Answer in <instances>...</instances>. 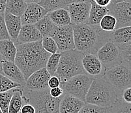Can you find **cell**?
I'll list each match as a JSON object with an SVG mask.
<instances>
[{"label":"cell","mask_w":131,"mask_h":113,"mask_svg":"<svg viewBox=\"0 0 131 113\" xmlns=\"http://www.w3.org/2000/svg\"><path fill=\"white\" fill-rule=\"evenodd\" d=\"M97 5L102 7H108L112 3V0H93Z\"/></svg>","instance_id":"ab89813d"},{"label":"cell","mask_w":131,"mask_h":113,"mask_svg":"<svg viewBox=\"0 0 131 113\" xmlns=\"http://www.w3.org/2000/svg\"><path fill=\"white\" fill-rule=\"evenodd\" d=\"M91 7V2L74 3L68 5L66 9L71 16V23L73 24L87 23Z\"/></svg>","instance_id":"7c38bea8"},{"label":"cell","mask_w":131,"mask_h":113,"mask_svg":"<svg viewBox=\"0 0 131 113\" xmlns=\"http://www.w3.org/2000/svg\"><path fill=\"white\" fill-rule=\"evenodd\" d=\"M41 43H42V46L44 49L49 54H53L59 52L58 45L52 37H43Z\"/></svg>","instance_id":"f546056e"},{"label":"cell","mask_w":131,"mask_h":113,"mask_svg":"<svg viewBox=\"0 0 131 113\" xmlns=\"http://www.w3.org/2000/svg\"><path fill=\"white\" fill-rule=\"evenodd\" d=\"M3 58L0 54V74H3V70H2V61H3Z\"/></svg>","instance_id":"ee69618b"},{"label":"cell","mask_w":131,"mask_h":113,"mask_svg":"<svg viewBox=\"0 0 131 113\" xmlns=\"http://www.w3.org/2000/svg\"><path fill=\"white\" fill-rule=\"evenodd\" d=\"M110 41L123 50L131 44V26L115 29L111 32Z\"/></svg>","instance_id":"ac0fdd59"},{"label":"cell","mask_w":131,"mask_h":113,"mask_svg":"<svg viewBox=\"0 0 131 113\" xmlns=\"http://www.w3.org/2000/svg\"><path fill=\"white\" fill-rule=\"evenodd\" d=\"M61 86L60 80L56 76H51L48 80V86L50 88H53L59 87Z\"/></svg>","instance_id":"74e56055"},{"label":"cell","mask_w":131,"mask_h":113,"mask_svg":"<svg viewBox=\"0 0 131 113\" xmlns=\"http://www.w3.org/2000/svg\"><path fill=\"white\" fill-rule=\"evenodd\" d=\"M40 0H24L27 3H39Z\"/></svg>","instance_id":"7bdbcfd3"},{"label":"cell","mask_w":131,"mask_h":113,"mask_svg":"<svg viewBox=\"0 0 131 113\" xmlns=\"http://www.w3.org/2000/svg\"><path fill=\"white\" fill-rule=\"evenodd\" d=\"M110 113H131V103H125L120 98L110 109Z\"/></svg>","instance_id":"1f68e13d"},{"label":"cell","mask_w":131,"mask_h":113,"mask_svg":"<svg viewBox=\"0 0 131 113\" xmlns=\"http://www.w3.org/2000/svg\"><path fill=\"white\" fill-rule=\"evenodd\" d=\"M60 53L59 66L54 75L60 80L61 85L74 76L86 74L82 65V58L84 55L83 53L77 50Z\"/></svg>","instance_id":"277c9868"},{"label":"cell","mask_w":131,"mask_h":113,"mask_svg":"<svg viewBox=\"0 0 131 113\" xmlns=\"http://www.w3.org/2000/svg\"><path fill=\"white\" fill-rule=\"evenodd\" d=\"M123 2H126V3H131V0H123Z\"/></svg>","instance_id":"bcb514c9"},{"label":"cell","mask_w":131,"mask_h":113,"mask_svg":"<svg viewBox=\"0 0 131 113\" xmlns=\"http://www.w3.org/2000/svg\"><path fill=\"white\" fill-rule=\"evenodd\" d=\"M122 2L123 0H112V3H117Z\"/></svg>","instance_id":"f6af8a7d"},{"label":"cell","mask_w":131,"mask_h":113,"mask_svg":"<svg viewBox=\"0 0 131 113\" xmlns=\"http://www.w3.org/2000/svg\"><path fill=\"white\" fill-rule=\"evenodd\" d=\"M82 65L85 73L93 78L103 77L106 71L96 54H84L82 58Z\"/></svg>","instance_id":"4fadbf2b"},{"label":"cell","mask_w":131,"mask_h":113,"mask_svg":"<svg viewBox=\"0 0 131 113\" xmlns=\"http://www.w3.org/2000/svg\"><path fill=\"white\" fill-rule=\"evenodd\" d=\"M94 78L87 74L78 75L61 85L64 93L85 103L87 94Z\"/></svg>","instance_id":"52a82bcc"},{"label":"cell","mask_w":131,"mask_h":113,"mask_svg":"<svg viewBox=\"0 0 131 113\" xmlns=\"http://www.w3.org/2000/svg\"><path fill=\"white\" fill-rule=\"evenodd\" d=\"M51 75L46 67L33 73L26 80L24 88L28 91H39L49 89L48 80Z\"/></svg>","instance_id":"8fae6325"},{"label":"cell","mask_w":131,"mask_h":113,"mask_svg":"<svg viewBox=\"0 0 131 113\" xmlns=\"http://www.w3.org/2000/svg\"><path fill=\"white\" fill-rule=\"evenodd\" d=\"M22 86L10 80L3 74H0V93L7 91L8 90L16 88L21 87Z\"/></svg>","instance_id":"4dcf8cb0"},{"label":"cell","mask_w":131,"mask_h":113,"mask_svg":"<svg viewBox=\"0 0 131 113\" xmlns=\"http://www.w3.org/2000/svg\"><path fill=\"white\" fill-rule=\"evenodd\" d=\"M27 91L29 103L35 107V113H59V104L62 97H52L50 94V88Z\"/></svg>","instance_id":"5b68a950"},{"label":"cell","mask_w":131,"mask_h":113,"mask_svg":"<svg viewBox=\"0 0 131 113\" xmlns=\"http://www.w3.org/2000/svg\"><path fill=\"white\" fill-rule=\"evenodd\" d=\"M51 37L56 43L59 52L75 50L72 24L62 27L57 26Z\"/></svg>","instance_id":"9c48e42d"},{"label":"cell","mask_w":131,"mask_h":113,"mask_svg":"<svg viewBox=\"0 0 131 113\" xmlns=\"http://www.w3.org/2000/svg\"><path fill=\"white\" fill-rule=\"evenodd\" d=\"M104 78L121 94L124 90L131 87V67L123 62L117 66L106 69Z\"/></svg>","instance_id":"8992f818"},{"label":"cell","mask_w":131,"mask_h":113,"mask_svg":"<svg viewBox=\"0 0 131 113\" xmlns=\"http://www.w3.org/2000/svg\"><path fill=\"white\" fill-rule=\"evenodd\" d=\"M96 56L106 69L113 68L123 62L122 50L110 40L99 49Z\"/></svg>","instance_id":"ba28073f"},{"label":"cell","mask_w":131,"mask_h":113,"mask_svg":"<svg viewBox=\"0 0 131 113\" xmlns=\"http://www.w3.org/2000/svg\"><path fill=\"white\" fill-rule=\"evenodd\" d=\"M107 7L109 9V14L116 19L115 29L131 26V3L123 2L111 3Z\"/></svg>","instance_id":"30bf717a"},{"label":"cell","mask_w":131,"mask_h":113,"mask_svg":"<svg viewBox=\"0 0 131 113\" xmlns=\"http://www.w3.org/2000/svg\"><path fill=\"white\" fill-rule=\"evenodd\" d=\"M121 94L104 77L94 78L87 94L85 103L111 109L121 98Z\"/></svg>","instance_id":"3957f363"},{"label":"cell","mask_w":131,"mask_h":113,"mask_svg":"<svg viewBox=\"0 0 131 113\" xmlns=\"http://www.w3.org/2000/svg\"><path fill=\"white\" fill-rule=\"evenodd\" d=\"M2 70H3V75L7 77L12 81L20 84L22 86L24 87L26 85V80L21 70L15 62H10V61L3 60Z\"/></svg>","instance_id":"2e32d148"},{"label":"cell","mask_w":131,"mask_h":113,"mask_svg":"<svg viewBox=\"0 0 131 113\" xmlns=\"http://www.w3.org/2000/svg\"><path fill=\"white\" fill-rule=\"evenodd\" d=\"M60 58L61 53L60 52H57L55 54H50V56L48 59L45 67L51 76H53L56 74L58 66H59Z\"/></svg>","instance_id":"4316f807"},{"label":"cell","mask_w":131,"mask_h":113,"mask_svg":"<svg viewBox=\"0 0 131 113\" xmlns=\"http://www.w3.org/2000/svg\"><path fill=\"white\" fill-rule=\"evenodd\" d=\"M48 15L52 22L58 27L66 26L72 24L69 13L66 9H60L48 12Z\"/></svg>","instance_id":"603a6c76"},{"label":"cell","mask_w":131,"mask_h":113,"mask_svg":"<svg viewBox=\"0 0 131 113\" xmlns=\"http://www.w3.org/2000/svg\"><path fill=\"white\" fill-rule=\"evenodd\" d=\"M42 36L38 30L35 24L22 25L19 35L18 36L16 45L38 42L42 40Z\"/></svg>","instance_id":"9a60e30c"},{"label":"cell","mask_w":131,"mask_h":113,"mask_svg":"<svg viewBox=\"0 0 131 113\" xmlns=\"http://www.w3.org/2000/svg\"><path fill=\"white\" fill-rule=\"evenodd\" d=\"M117 20L115 18L110 14H107L102 18L99 24L101 29L103 31L112 32L115 29Z\"/></svg>","instance_id":"83f0119b"},{"label":"cell","mask_w":131,"mask_h":113,"mask_svg":"<svg viewBox=\"0 0 131 113\" xmlns=\"http://www.w3.org/2000/svg\"><path fill=\"white\" fill-rule=\"evenodd\" d=\"M27 103H29V99L24 95V87L16 88L14 89L9 105V113H19L24 105Z\"/></svg>","instance_id":"d6986e66"},{"label":"cell","mask_w":131,"mask_h":113,"mask_svg":"<svg viewBox=\"0 0 131 113\" xmlns=\"http://www.w3.org/2000/svg\"><path fill=\"white\" fill-rule=\"evenodd\" d=\"M38 4L48 12L66 9L68 6L66 0H40Z\"/></svg>","instance_id":"484cf974"},{"label":"cell","mask_w":131,"mask_h":113,"mask_svg":"<svg viewBox=\"0 0 131 113\" xmlns=\"http://www.w3.org/2000/svg\"><path fill=\"white\" fill-rule=\"evenodd\" d=\"M20 113H35V107L29 103H25L21 109Z\"/></svg>","instance_id":"f35d334b"},{"label":"cell","mask_w":131,"mask_h":113,"mask_svg":"<svg viewBox=\"0 0 131 113\" xmlns=\"http://www.w3.org/2000/svg\"><path fill=\"white\" fill-rule=\"evenodd\" d=\"M19 113H20V112H19Z\"/></svg>","instance_id":"c3c4849f"},{"label":"cell","mask_w":131,"mask_h":113,"mask_svg":"<svg viewBox=\"0 0 131 113\" xmlns=\"http://www.w3.org/2000/svg\"><path fill=\"white\" fill-rule=\"evenodd\" d=\"M85 103L64 93L59 104V113H78Z\"/></svg>","instance_id":"e0dca14e"},{"label":"cell","mask_w":131,"mask_h":113,"mask_svg":"<svg viewBox=\"0 0 131 113\" xmlns=\"http://www.w3.org/2000/svg\"><path fill=\"white\" fill-rule=\"evenodd\" d=\"M16 46L17 52L15 63L26 80L33 73L46 67L50 54L44 49L41 41L16 45Z\"/></svg>","instance_id":"7a4b0ae2"},{"label":"cell","mask_w":131,"mask_h":113,"mask_svg":"<svg viewBox=\"0 0 131 113\" xmlns=\"http://www.w3.org/2000/svg\"><path fill=\"white\" fill-rule=\"evenodd\" d=\"M10 38L8 33L5 21V14L0 15V41L10 40ZM11 40V39H10Z\"/></svg>","instance_id":"836d02e7"},{"label":"cell","mask_w":131,"mask_h":113,"mask_svg":"<svg viewBox=\"0 0 131 113\" xmlns=\"http://www.w3.org/2000/svg\"><path fill=\"white\" fill-rule=\"evenodd\" d=\"M16 52V46L12 40L0 41V54L3 60L15 62Z\"/></svg>","instance_id":"7402d4cb"},{"label":"cell","mask_w":131,"mask_h":113,"mask_svg":"<svg viewBox=\"0 0 131 113\" xmlns=\"http://www.w3.org/2000/svg\"><path fill=\"white\" fill-rule=\"evenodd\" d=\"M7 0H0V15L5 14Z\"/></svg>","instance_id":"60d3db41"},{"label":"cell","mask_w":131,"mask_h":113,"mask_svg":"<svg viewBox=\"0 0 131 113\" xmlns=\"http://www.w3.org/2000/svg\"><path fill=\"white\" fill-rule=\"evenodd\" d=\"M5 21L10 39L15 43L22 26L21 18L19 16L5 13Z\"/></svg>","instance_id":"ffe728a7"},{"label":"cell","mask_w":131,"mask_h":113,"mask_svg":"<svg viewBox=\"0 0 131 113\" xmlns=\"http://www.w3.org/2000/svg\"><path fill=\"white\" fill-rule=\"evenodd\" d=\"M50 94L53 98H59L64 94V91L61 87L50 88Z\"/></svg>","instance_id":"d590c367"},{"label":"cell","mask_w":131,"mask_h":113,"mask_svg":"<svg viewBox=\"0 0 131 113\" xmlns=\"http://www.w3.org/2000/svg\"><path fill=\"white\" fill-rule=\"evenodd\" d=\"M48 13L38 3H27L26 11L20 17L22 24H35Z\"/></svg>","instance_id":"5bb4252c"},{"label":"cell","mask_w":131,"mask_h":113,"mask_svg":"<svg viewBox=\"0 0 131 113\" xmlns=\"http://www.w3.org/2000/svg\"><path fill=\"white\" fill-rule=\"evenodd\" d=\"M121 99L125 103H131V87L126 88L122 91Z\"/></svg>","instance_id":"8d00e7d4"},{"label":"cell","mask_w":131,"mask_h":113,"mask_svg":"<svg viewBox=\"0 0 131 113\" xmlns=\"http://www.w3.org/2000/svg\"><path fill=\"white\" fill-rule=\"evenodd\" d=\"M91 9L89 13V16L87 22L88 24L99 25L102 18L107 14H109V9L107 7H102L96 4L93 0L91 1Z\"/></svg>","instance_id":"44dd1931"},{"label":"cell","mask_w":131,"mask_h":113,"mask_svg":"<svg viewBox=\"0 0 131 113\" xmlns=\"http://www.w3.org/2000/svg\"><path fill=\"white\" fill-rule=\"evenodd\" d=\"M24 0H7L5 13L21 17L27 8Z\"/></svg>","instance_id":"cb8c5ba5"},{"label":"cell","mask_w":131,"mask_h":113,"mask_svg":"<svg viewBox=\"0 0 131 113\" xmlns=\"http://www.w3.org/2000/svg\"><path fill=\"white\" fill-rule=\"evenodd\" d=\"M91 0H66V2L67 5H69L74 3H80V2H91Z\"/></svg>","instance_id":"b9f144b4"},{"label":"cell","mask_w":131,"mask_h":113,"mask_svg":"<svg viewBox=\"0 0 131 113\" xmlns=\"http://www.w3.org/2000/svg\"><path fill=\"white\" fill-rule=\"evenodd\" d=\"M0 113H3V112H2V109H1V108H0Z\"/></svg>","instance_id":"7dc6e473"},{"label":"cell","mask_w":131,"mask_h":113,"mask_svg":"<svg viewBox=\"0 0 131 113\" xmlns=\"http://www.w3.org/2000/svg\"><path fill=\"white\" fill-rule=\"evenodd\" d=\"M72 24L75 50L84 54H96L101 46L110 41L111 32L102 30L99 25Z\"/></svg>","instance_id":"6da1fadb"},{"label":"cell","mask_w":131,"mask_h":113,"mask_svg":"<svg viewBox=\"0 0 131 113\" xmlns=\"http://www.w3.org/2000/svg\"><path fill=\"white\" fill-rule=\"evenodd\" d=\"M78 113H110V109L85 103Z\"/></svg>","instance_id":"d6a6232c"},{"label":"cell","mask_w":131,"mask_h":113,"mask_svg":"<svg viewBox=\"0 0 131 113\" xmlns=\"http://www.w3.org/2000/svg\"><path fill=\"white\" fill-rule=\"evenodd\" d=\"M35 26L42 35V37L52 36L57 27L51 20L48 13L37 23L35 24Z\"/></svg>","instance_id":"d4e9b609"},{"label":"cell","mask_w":131,"mask_h":113,"mask_svg":"<svg viewBox=\"0 0 131 113\" xmlns=\"http://www.w3.org/2000/svg\"><path fill=\"white\" fill-rule=\"evenodd\" d=\"M123 62L131 67V44L125 49L122 50Z\"/></svg>","instance_id":"e575fe53"},{"label":"cell","mask_w":131,"mask_h":113,"mask_svg":"<svg viewBox=\"0 0 131 113\" xmlns=\"http://www.w3.org/2000/svg\"><path fill=\"white\" fill-rule=\"evenodd\" d=\"M14 89L0 93V108L3 113H9V105L14 93Z\"/></svg>","instance_id":"f1b7e54d"}]
</instances>
